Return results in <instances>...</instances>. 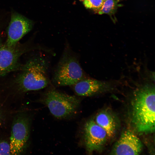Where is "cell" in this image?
Listing matches in <instances>:
<instances>
[{"mask_svg":"<svg viewBox=\"0 0 155 155\" xmlns=\"http://www.w3.org/2000/svg\"><path fill=\"white\" fill-rule=\"evenodd\" d=\"M132 122L140 133H152L155 130V86L146 83L139 87L133 93Z\"/></svg>","mask_w":155,"mask_h":155,"instance_id":"6da1fadb","label":"cell"},{"mask_svg":"<svg viewBox=\"0 0 155 155\" xmlns=\"http://www.w3.org/2000/svg\"><path fill=\"white\" fill-rule=\"evenodd\" d=\"M32 21L17 13H13L7 29V38L6 45L12 46L32 29Z\"/></svg>","mask_w":155,"mask_h":155,"instance_id":"8992f818","label":"cell"},{"mask_svg":"<svg viewBox=\"0 0 155 155\" xmlns=\"http://www.w3.org/2000/svg\"><path fill=\"white\" fill-rule=\"evenodd\" d=\"M49 65L48 59L42 55H36L29 58L21 65L15 79L17 92L24 93L46 87L50 83Z\"/></svg>","mask_w":155,"mask_h":155,"instance_id":"7a4b0ae2","label":"cell"},{"mask_svg":"<svg viewBox=\"0 0 155 155\" xmlns=\"http://www.w3.org/2000/svg\"><path fill=\"white\" fill-rule=\"evenodd\" d=\"M42 100L51 113L58 118H65L73 114L80 103V100L76 96L54 89L46 92Z\"/></svg>","mask_w":155,"mask_h":155,"instance_id":"5b68a950","label":"cell"},{"mask_svg":"<svg viewBox=\"0 0 155 155\" xmlns=\"http://www.w3.org/2000/svg\"><path fill=\"white\" fill-rule=\"evenodd\" d=\"M86 77L77 57L66 49L55 71L53 82L58 86H73Z\"/></svg>","mask_w":155,"mask_h":155,"instance_id":"3957f363","label":"cell"},{"mask_svg":"<svg viewBox=\"0 0 155 155\" xmlns=\"http://www.w3.org/2000/svg\"><path fill=\"white\" fill-rule=\"evenodd\" d=\"M104 0H84L83 2L85 7L92 9L96 12L100 9Z\"/></svg>","mask_w":155,"mask_h":155,"instance_id":"4fadbf2b","label":"cell"},{"mask_svg":"<svg viewBox=\"0 0 155 155\" xmlns=\"http://www.w3.org/2000/svg\"><path fill=\"white\" fill-rule=\"evenodd\" d=\"M115 83L86 77L73 86L78 95L90 96L112 89Z\"/></svg>","mask_w":155,"mask_h":155,"instance_id":"30bf717a","label":"cell"},{"mask_svg":"<svg viewBox=\"0 0 155 155\" xmlns=\"http://www.w3.org/2000/svg\"><path fill=\"white\" fill-rule=\"evenodd\" d=\"M28 49L19 46H12L2 44L0 46V76L19 70L21 66L19 62L20 58Z\"/></svg>","mask_w":155,"mask_h":155,"instance_id":"ba28073f","label":"cell"},{"mask_svg":"<svg viewBox=\"0 0 155 155\" xmlns=\"http://www.w3.org/2000/svg\"><path fill=\"white\" fill-rule=\"evenodd\" d=\"M3 118V115L1 108L0 107V125L1 124Z\"/></svg>","mask_w":155,"mask_h":155,"instance_id":"9a60e30c","label":"cell"},{"mask_svg":"<svg viewBox=\"0 0 155 155\" xmlns=\"http://www.w3.org/2000/svg\"><path fill=\"white\" fill-rule=\"evenodd\" d=\"M80 1H83L84 0H79Z\"/></svg>","mask_w":155,"mask_h":155,"instance_id":"e0dca14e","label":"cell"},{"mask_svg":"<svg viewBox=\"0 0 155 155\" xmlns=\"http://www.w3.org/2000/svg\"><path fill=\"white\" fill-rule=\"evenodd\" d=\"M11 155L9 140L0 139V155Z\"/></svg>","mask_w":155,"mask_h":155,"instance_id":"5bb4252c","label":"cell"},{"mask_svg":"<svg viewBox=\"0 0 155 155\" xmlns=\"http://www.w3.org/2000/svg\"><path fill=\"white\" fill-rule=\"evenodd\" d=\"M3 44L2 42V40L1 38L0 37V46H1Z\"/></svg>","mask_w":155,"mask_h":155,"instance_id":"2e32d148","label":"cell"},{"mask_svg":"<svg viewBox=\"0 0 155 155\" xmlns=\"http://www.w3.org/2000/svg\"><path fill=\"white\" fill-rule=\"evenodd\" d=\"M143 148L139 138L129 130L125 131L115 144L111 154L116 155H139Z\"/></svg>","mask_w":155,"mask_h":155,"instance_id":"9c48e42d","label":"cell"},{"mask_svg":"<svg viewBox=\"0 0 155 155\" xmlns=\"http://www.w3.org/2000/svg\"><path fill=\"white\" fill-rule=\"evenodd\" d=\"M31 118L26 111L14 116L12 123L9 142L11 155H20L26 151L30 135Z\"/></svg>","mask_w":155,"mask_h":155,"instance_id":"277c9868","label":"cell"},{"mask_svg":"<svg viewBox=\"0 0 155 155\" xmlns=\"http://www.w3.org/2000/svg\"><path fill=\"white\" fill-rule=\"evenodd\" d=\"M84 142L87 152L91 154L100 151L104 146L108 138L106 132L95 121L90 120L84 128Z\"/></svg>","mask_w":155,"mask_h":155,"instance_id":"52a82bcc","label":"cell"},{"mask_svg":"<svg viewBox=\"0 0 155 155\" xmlns=\"http://www.w3.org/2000/svg\"><path fill=\"white\" fill-rule=\"evenodd\" d=\"M95 122L102 128L106 133L108 138H111L114 136L117 124L113 116L106 111H102L96 115Z\"/></svg>","mask_w":155,"mask_h":155,"instance_id":"8fae6325","label":"cell"},{"mask_svg":"<svg viewBox=\"0 0 155 155\" xmlns=\"http://www.w3.org/2000/svg\"><path fill=\"white\" fill-rule=\"evenodd\" d=\"M119 0H104L100 9L97 12L98 14L113 15L116 12L118 7Z\"/></svg>","mask_w":155,"mask_h":155,"instance_id":"7c38bea8","label":"cell"}]
</instances>
